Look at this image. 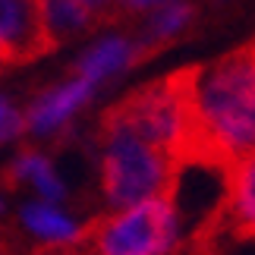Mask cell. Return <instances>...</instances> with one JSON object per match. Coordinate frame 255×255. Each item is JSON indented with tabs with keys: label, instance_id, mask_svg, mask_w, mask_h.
Instances as JSON below:
<instances>
[{
	"label": "cell",
	"instance_id": "1",
	"mask_svg": "<svg viewBox=\"0 0 255 255\" xmlns=\"http://www.w3.org/2000/svg\"><path fill=\"white\" fill-rule=\"evenodd\" d=\"M186 76L192 117V158L233 167L255 151V41L202 63Z\"/></svg>",
	"mask_w": 255,
	"mask_h": 255
},
{
	"label": "cell",
	"instance_id": "2",
	"mask_svg": "<svg viewBox=\"0 0 255 255\" xmlns=\"http://www.w3.org/2000/svg\"><path fill=\"white\" fill-rule=\"evenodd\" d=\"M173 170L176 161L170 154L148 145L129 126L104 114L98 135V173H101V195L111 211L167 195Z\"/></svg>",
	"mask_w": 255,
	"mask_h": 255
},
{
	"label": "cell",
	"instance_id": "3",
	"mask_svg": "<svg viewBox=\"0 0 255 255\" xmlns=\"http://www.w3.org/2000/svg\"><path fill=\"white\" fill-rule=\"evenodd\" d=\"M104 114H111L114 120L129 126L148 145L170 154L176 164L192 158V151H195L183 73H170L164 79H154L148 85L135 88V92H129L120 104H114Z\"/></svg>",
	"mask_w": 255,
	"mask_h": 255
},
{
	"label": "cell",
	"instance_id": "4",
	"mask_svg": "<svg viewBox=\"0 0 255 255\" xmlns=\"http://www.w3.org/2000/svg\"><path fill=\"white\" fill-rule=\"evenodd\" d=\"M76 243L85 255H173L180 249V227L170 199L161 195L95 218Z\"/></svg>",
	"mask_w": 255,
	"mask_h": 255
},
{
	"label": "cell",
	"instance_id": "5",
	"mask_svg": "<svg viewBox=\"0 0 255 255\" xmlns=\"http://www.w3.org/2000/svg\"><path fill=\"white\" fill-rule=\"evenodd\" d=\"M95 95L98 88L79 79V76H66V79L41 88L22 107L25 135H32V139H57V135H63L76 117L95 101Z\"/></svg>",
	"mask_w": 255,
	"mask_h": 255
},
{
	"label": "cell",
	"instance_id": "6",
	"mask_svg": "<svg viewBox=\"0 0 255 255\" xmlns=\"http://www.w3.org/2000/svg\"><path fill=\"white\" fill-rule=\"evenodd\" d=\"M145 54L148 51L139 44L135 32L104 28V32H98L79 51V57H76V63H73V76H79L88 85L101 88V85L126 76L135 63H142Z\"/></svg>",
	"mask_w": 255,
	"mask_h": 255
},
{
	"label": "cell",
	"instance_id": "7",
	"mask_svg": "<svg viewBox=\"0 0 255 255\" xmlns=\"http://www.w3.org/2000/svg\"><path fill=\"white\" fill-rule=\"evenodd\" d=\"M218 237L255 240V151L230 167L227 195H224L221 214L214 221L211 243Z\"/></svg>",
	"mask_w": 255,
	"mask_h": 255
},
{
	"label": "cell",
	"instance_id": "8",
	"mask_svg": "<svg viewBox=\"0 0 255 255\" xmlns=\"http://www.w3.org/2000/svg\"><path fill=\"white\" fill-rule=\"evenodd\" d=\"M35 0H0V63H25L47 51Z\"/></svg>",
	"mask_w": 255,
	"mask_h": 255
},
{
	"label": "cell",
	"instance_id": "9",
	"mask_svg": "<svg viewBox=\"0 0 255 255\" xmlns=\"http://www.w3.org/2000/svg\"><path fill=\"white\" fill-rule=\"evenodd\" d=\"M3 180L13 186V189L16 186L32 189L38 195V202H47V205H60V202H66V195H70L66 180L60 176L57 164L38 148H22L19 151L16 158L6 164Z\"/></svg>",
	"mask_w": 255,
	"mask_h": 255
},
{
	"label": "cell",
	"instance_id": "10",
	"mask_svg": "<svg viewBox=\"0 0 255 255\" xmlns=\"http://www.w3.org/2000/svg\"><path fill=\"white\" fill-rule=\"evenodd\" d=\"M192 22H195L192 0H170V3L151 9L148 16H142L132 32H135V38H139V44L145 51H158V47H164V44L176 41L180 35H186Z\"/></svg>",
	"mask_w": 255,
	"mask_h": 255
},
{
	"label": "cell",
	"instance_id": "11",
	"mask_svg": "<svg viewBox=\"0 0 255 255\" xmlns=\"http://www.w3.org/2000/svg\"><path fill=\"white\" fill-rule=\"evenodd\" d=\"M19 224L47 246H70L82 237V224L70 218L60 205H47V202H25L19 208Z\"/></svg>",
	"mask_w": 255,
	"mask_h": 255
},
{
	"label": "cell",
	"instance_id": "12",
	"mask_svg": "<svg viewBox=\"0 0 255 255\" xmlns=\"http://www.w3.org/2000/svg\"><path fill=\"white\" fill-rule=\"evenodd\" d=\"M35 6H38V22H41L44 41L51 47L73 41L95 25L92 13L79 0H35Z\"/></svg>",
	"mask_w": 255,
	"mask_h": 255
},
{
	"label": "cell",
	"instance_id": "13",
	"mask_svg": "<svg viewBox=\"0 0 255 255\" xmlns=\"http://www.w3.org/2000/svg\"><path fill=\"white\" fill-rule=\"evenodd\" d=\"M19 135H25L22 129V107H16L6 95H0V148L9 142H16Z\"/></svg>",
	"mask_w": 255,
	"mask_h": 255
},
{
	"label": "cell",
	"instance_id": "14",
	"mask_svg": "<svg viewBox=\"0 0 255 255\" xmlns=\"http://www.w3.org/2000/svg\"><path fill=\"white\" fill-rule=\"evenodd\" d=\"M164 3H170V0H114V9H117V16L142 19V16H148L151 9H158Z\"/></svg>",
	"mask_w": 255,
	"mask_h": 255
},
{
	"label": "cell",
	"instance_id": "15",
	"mask_svg": "<svg viewBox=\"0 0 255 255\" xmlns=\"http://www.w3.org/2000/svg\"><path fill=\"white\" fill-rule=\"evenodd\" d=\"M79 3L92 13L95 22H101V19H114L117 9H114V0H79Z\"/></svg>",
	"mask_w": 255,
	"mask_h": 255
}]
</instances>
